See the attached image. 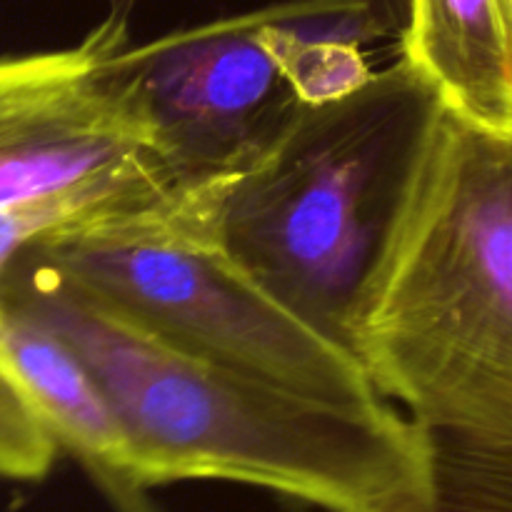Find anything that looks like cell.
Segmentation results:
<instances>
[{"label": "cell", "instance_id": "obj_1", "mask_svg": "<svg viewBox=\"0 0 512 512\" xmlns=\"http://www.w3.org/2000/svg\"><path fill=\"white\" fill-rule=\"evenodd\" d=\"M3 300L93 370L143 490L225 480L325 512H428L425 433L393 403H330L180 353L25 255L5 273Z\"/></svg>", "mask_w": 512, "mask_h": 512}, {"label": "cell", "instance_id": "obj_9", "mask_svg": "<svg viewBox=\"0 0 512 512\" xmlns=\"http://www.w3.org/2000/svg\"><path fill=\"white\" fill-rule=\"evenodd\" d=\"M3 323L5 313L0 315V478L30 483L50 473L60 448L5 358Z\"/></svg>", "mask_w": 512, "mask_h": 512}, {"label": "cell", "instance_id": "obj_6", "mask_svg": "<svg viewBox=\"0 0 512 512\" xmlns=\"http://www.w3.org/2000/svg\"><path fill=\"white\" fill-rule=\"evenodd\" d=\"M270 5L133 48L168 153L198 178L245 168L300 105L268 38Z\"/></svg>", "mask_w": 512, "mask_h": 512}, {"label": "cell", "instance_id": "obj_8", "mask_svg": "<svg viewBox=\"0 0 512 512\" xmlns=\"http://www.w3.org/2000/svg\"><path fill=\"white\" fill-rule=\"evenodd\" d=\"M400 58L455 113L488 128H512L508 0H408Z\"/></svg>", "mask_w": 512, "mask_h": 512}, {"label": "cell", "instance_id": "obj_3", "mask_svg": "<svg viewBox=\"0 0 512 512\" xmlns=\"http://www.w3.org/2000/svg\"><path fill=\"white\" fill-rule=\"evenodd\" d=\"M440 110L438 90L403 58L340 98L300 103L225 183L218 243L280 303L353 348L360 295Z\"/></svg>", "mask_w": 512, "mask_h": 512}, {"label": "cell", "instance_id": "obj_2", "mask_svg": "<svg viewBox=\"0 0 512 512\" xmlns=\"http://www.w3.org/2000/svg\"><path fill=\"white\" fill-rule=\"evenodd\" d=\"M350 345L435 433L512 430V128L443 103L365 283Z\"/></svg>", "mask_w": 512, "mask_h": 512}, {"label": "cell", "instance_id": "obj_10", "mask_svg": "<svg viewBox=\"0 0 512 512\" xmlns=\"http://www.w3.org/2000/svg\"><path fill=\"white\" fill-rule=\"evenodd\" d=\"M138 3L140 0H105L108 13H105L103 20L120 25V28H128L130 15H133ZM375 5H378V13L385 20V25H388L390 35H398L400 38V30L405 25V13H408V0H375Z\"/></svg>", "mask_w": 512, "mask_h": 512}, {"label": "cell", "instance_id": "obj_7", "mask_svg": "<svg viewBox=\"0 0 512 512\" xmlns=\"http://www.w3.org/2000/svg\"><path fill=\"white\" fill-rule=\"evenodd\" d=\"M3 350L30 405L118 512H158L135 483L123 428L85 360L48 325L5 305Z\"/></svg>", "mask_w": 512, "mask_h": 512}, {"label": "cell", "instance_id": "obj_4", "mask_svg": "<svg viewBox=\"0 0 512 512\" xmlns=\"http://www.w3.org/2000/svg\"><path fill=\"white\" fill-rule=\"evenodd\" d=\"M218 205L25 250L70 290L185 355L340 405L390 403L353 348L238 268Z\"/></svg>", "mask_w": 512, "mask_h": 512}, {"label": "cell", "instance_id": "obj_11", "mask_svg": "<svg viewBox=\"0 0 512 512\" xmlns=\"http://www.w3.org/2000/svg\"><path fill=\"white\" fill-rule=\"evenodd\" d=\"M508 5H510V13H512V0H508Z\"/></svg>", "mask_w": 512, "mask_h": 512}, {"label": "cell", "instance_id": "obj_5", "mask_svg": "<svg viewBox=\"0 0 512 512\" xmlns=\"http://www.w3.org/2000/svg\"><path fill=\"white\" fill-rule=\"evenodd\" d=\"M208 178L168 153L138 78L128 28L0 58V210L78 195L178 198Z\"/></svg>", "mask_w": 512, "mask_h": 512}]
</instances>
